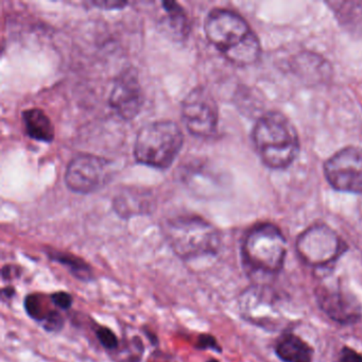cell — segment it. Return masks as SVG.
Returning a JSON list of instances; mask_svg holds the SVG:
<instances>
[{
    "label": "cell",
    "instance_id": "obj_1",
    "mask_svg": "<svg viewBox=\"0 0 362 362\" xmlns=\"http://www.w3.org/2000/svg\"><path fill=\"white\" fill-rule=\"evenodd\" d=\"M204 30L207 40L230 62L247 66L259 59L262 47L257 35L236 12L211 10L205 20Z\"/></svg>",
    "mask_w": 362,
    "mask_h": 362
},
{
    "label": "cell",
    "instance_id": "obj_2",
    "mask_svg": "<svg viewBox=\"0 0 362 362\" xmlns=\"http://www.w3.org/2000/svg\"><path fill=\"white\" fill-rule=\"evenodd\" d=\"M252 135L260 158L269 168H287L300 152V139L296 128L279 112H269L262 116Z\"/></svg>",
    "mask_w": 362,
    "mask_h": 362
},
{
    "label": "cell",
    "instance_id": "obj_3",
    "mask_svg": "<svg viewBox=\"0 0 362 362\" xmlns=\"http://www.w3.org/2000/svg\"><path fill=\"white\" fill-rule=\"evenodd\" d=\"M165 238L177 257L183 260L213 256L221 247L219 230L198 216H179L163 226Z\"/></svg>",
    "mask_w": 362,
    "mask_h": 362
},
{
    "label": "cell",
    "instance_id": "obj_4",
    "mask_svg": "<svg viewBox=\"0 0 362 362\" xmlns=\"http://www.w3.org/2000/svg\"><path fill=\"white\" fill-rule=\"evenodd\" d=\"M183 143V132L175 122L158 120L137 133L134 156L141 164L165 170L173 164Z\"/></svg>",
    "mask_w": 362,
    "mask_h": 362
},
{
    "label": "cell",
    "instance_id": "obj_5",
    "mask_svg": "<svg viewBox=\"0 0 362 362\" xmlns=\"http://www.w3.org/2000/svg\"><path fill=\"white\" fill-rule=\"evenodd\" d=\"M241 254L249 270L276 274L285 264L287 240L274 224H257L245 235Z\"/></svg>",
    "mask_w": 362,
    "mask_h": 362
},
{
    "label": "cell",
    "instance_id": "obj_6",
    "mask_svg": "<svg viewBox=\"0 0 362 362\" xmlns=\"http://www.w3.org/2000/svg\"><path fill=\"white\" fill-rule=\"evenodd\" d=\"M344 247L339 235L325 224L310 226L296 240V251L300 259L317 269L336 262L344 253Z\"/></svg>",
    "mask_w": 362,
    "mask_h": 362
},
{
    "label": "cell",
    "instance_id": "obj_7",
    "mask_svg": "<svg viewBox=\"0 0 362 362\" xmlns=\"http://www.w3.org/2000/svg\"><path fill=\"white\" fill-rule=\"evenodd\" d=\"M181 113L184 124L194 136L211 137L217 131V103L203 86H197L186 95L182 101Z\"/></svg>",
    "mask_w": 362,
    "mask_h": 362
},
{
    "label": "cell",
    "instance_id": "obj_8",
    "mask_svg": "<svg viewBox=\"0 0 362 362\" xmlns=\"http://www.w3.org/2000/svg\"><path fill=\"white\" fill-rule=\"evenodd\" d=\"M111 180V165L93 154H79L69 162L65 173L67 187L77 194H90Z\"/></svg>",
    "mask_w": 362,
    "mask_h": 362
},
{
    "label": "cell",
    "instance_id": "obj_9",
    "mask_svg": "<svg viewBox=\"0 0 362 362\" xmlns=\"http://www.w3.org/2000/svg\"><path fill=\"white\" fill-rule=\"evenodd\" d=\"M324 173L334 189L362 194V148H343L326 160Z\"/></svg>",
    "mask_w": 362,
    "mask_h": 362
},
{
    "label": "cell",
    "instance_id": "obj_10",
    "mask_svg": "<svg viewBox=\"0 0 362 362\" xmlns=\"http://www.w3.org/2000/svg\"><path fill=\"white\" fill-rule=\"evenodd\" d=\"M320 309L332 321L340 325H353L362 317L359 300L341 287L320 286L315 290Z\"/></svg>",
    "mask_w": 362,
    "mask_h": 362
},
{
    "label": "cell",
    "instance_id": "obj_11",
    "mask_svg": "<svg viewBox=\"0 0 362 362\" xmlns=\"http://www.w3.org/2000/svg\"><path fill=\"white\" fill-rule=\"evenodd\" d=\"M143 105V90L136 69H124L114 81L110 105L122 119L132 120L141 113Z\"/></svg>",
    "mask_w": 362,
    "mask_h": 362
},
{
    "label": "cell",
    "instance_id": "obj_12",
    "mask_svg": "<svg viewBox=\"0 0 362 362\" xmlns=\"http://www.w3.org/2000/svg\"><path fill=\"white\" fill-rule=\"evenodd\" d=\"M275 296L259 286L247 288L239 298L241 317L257 326H274L281 323V313Z\"/></svg>",
    "mask_w": 362,
    "mask_h": 362
},
{
    "label": "cell",
    "instance_id": "obj_13",
    "mask_svg": "<svg viewBox=\"0 0 362 362\" xmlns=\"http://www.w3.org/2000/svg\"><path fill=\"white\" fill-rule=\"evenodd\" d=\"M113 206L116 213L122 218H131L151 211L153 202L151 194L146 190L127 188L114 199Z\"/></svg>",
    "mask_w": 362,
    "mask_h": 362
},
{
    "label": "cell",
    "instance_id": "obj_14",
    "mask_svg": "<svg viewBox=\"0 0 362 362\" xmlns=\"http://www.w3.org/2000/svg\"><path fill=\"white\" fill-rule=\"evenodd\" d=\"M25 309L29 317L39 322L47 332H58L64 326L62 315L59 311L50 309L46 304L45 298L41 294H29L25 298Z\"/></svg>",
    "mask_w": 362,
    "mask_h": 362
},
{
    "label": "cell",
    "instance_id": "obj_15",
    "mask_svg": "<svg viewBox=\"0 0 362 362\" xmlns=\"http://www.w3.org/2000/svg\"><path fill=\"white\" fill-rule=\"evenodd\" d=\"M275 353L284 362H313V349L293 334H283L277 340Z\"/></svg>",
    "mask_w": 362,
    "mask_h": 362
},
{
    "label": "cell",
    "instance_id": "obj_16",
    "mask_svg": "<svg viewBox=\"0 0 362 362\" xmlns=\"http://www.w3.org/2000/svg\"><path fill=\"white\" fill-rule=\"evenodd\" d=\"M27 134L31 139L44 143H52L54 139V128L45 112L40 109L27 110L23 113Z\"/></svg>",
    "mask_w": 362,
    "mask_h": 362
},
{
    "label": "cell",
    "instance_id": "obj_17",
    "mask_svg": "<svg viewBox=\"0 0 362 362\" xmlns=\"http://www.w3.org/2000/svg\"><path fill=\"white\" fill-rule=\"evenodd\" d=\"M49 258L54 262H59L69 269L71 274L82 281H92L94 279V272L92 268L81 258L71 254L61 253V252H49Z\"/></svg>",
    "mask_w": 362,
    "mask_h": 362
},
{
    "label": "cell",
    "instance_id": "obj_18",
    "mask_svg": "<svg viewBox=\"0 0 362 362\" xmlns=\"http://www.w3.org/2000/svg\"><path fill=\"white\" fill-rule=\"evenodd\" d=\"M163 7L166 12L169 27L177 35L186 37L189 31V24H188L187 14L184 11L183 8L175 1H164Z\"/></svg>",
    "mask_w": 362,
    "mask_h": 362
},
{
    "label": "cell",
    "instance_id": "obj_19",
    "mask_svg": "<svg viewBox=\"0 0 362 362\" xmlns=\"http://www.w3.org/2000/svg\"><path fill=\"white\" fill-rule=\"evenodd\" d=\"M96 337L100 344L107 351H117L119 347V340H118L117 336L110 328L101 326L96 330Z\"/></svg>",
    "mask_w": 362,
    "mask_h": 362
},
{
    "label": "cell",
    "instance_id": "obj_20",
    "mask_svg": "<svg viewBox=\"0 0 362 362\" xmlns=\"http://www.w3.org/2000/svg\"><path fill=\"white\" fill-rule=\"evenodd\" d=\"M50 300H52L54 306L58 307L59 309H62V310H69L73 306V296L67 292H54L50 296Z\"/></svg>",
    "mask_w": 362,
    "mask_h": 362
},
{
    "label": "cell",
    "instance_id": "obj_21",
    "mask_svg": "<svg viewBox=\"0 0 362 362\" xmlns=\"http://www.w3.org/2000/svg\"><path fill=\"white\" fill-rule=\"evenodd\" d=\"M196 347L199 349H213V351H218V353H221L222 351V349L220 347V345L218 344L215 337L207 334H202L198 337Z\"/></svg>",
    "mask_w": 362,
    "mask_h": 362
},
{
    "label": "cell",
    "instance_id": "obj_22",
    "mask_svg": "<svg viewBox=\"0 0 362 362\" xmlns=\"http://www.w3.org/2000/svg\"><path fill=\"white\" fill-rule=\"evenodd\" d=\"M338 362H362V355L351 347L344 346L341 349Z\"/></svg>",
    "mask_w": 362,
    "mask_h": 362
},
{
    "label": "cell",
    "instance_id": "obj_23",
    "mask_svg": "<svg viewBox=\"0 0 362 362\" xmlns=\"http://www.w3.org/2000/svg\"><path fill=\"white\" fill-rule=\"evenodd\" d=\"M95 6L99 8H105L107 6V9H122L124 6L128 5L127 3H122V1H96L94 3Z\"/></svg>",
    "mask_w": 362,
    "mask_h": 362
},
{
    "label": "cell",
    "instance_id": "obj_24",
    "mask_svg": "<svg viewBox=\"0 0 362 362\" xmlns=\"http://www.w3.org/2000/svg\"><path fill=\"white\" fill-rule=\"evenodd\" d=\"M16 270V267L13 266H5L3 268V279H16V275L13 274V271Z\"/></svg>",
    "mask_w": 362,
    "mask_h": 362
},
{
    "label": "cell",
    "instance_id": "obj_25",
    "mask_svg": "<svg viewBox=\"0 0 362 362\" xmlns=\"http://www.w3.org/2000/svg\"><path fill=\"white\" fill-rule=\"evenodd\" d=\"M14 289L13 288H6V289H4L3 290V296H7L8 298H10V296H13L14 294Z\"/></svg>",
    "mask_w": 362,
    "mask_h": 362
},
{
    "label": "cell",
    "instance_id": "obj_26",
    "mask_svg": "<svg viewBox=\"0 0 362 362\" xmlns=\"http://www.w3.org/2000/svg\"><path fill=\"white\" fill-rule=\"evenodd\" d=\"M207 362H219L218 361V360H216V359H211V360H209V361Z\"/></svg>",
    "mask_w": 362,
    "mask_h": 362
}]
</instances>
